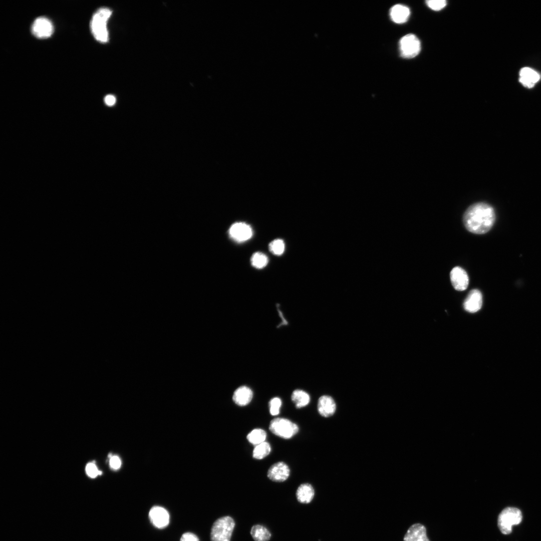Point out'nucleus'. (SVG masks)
Returning <instances> with one entry per match:
<instances>
[{
    "label": "nucleus",
    "mask_w": 541,
    "mask_h": 541,
    "mask_svg": "<svg viewBox=\"0 0 541 541\" xmlns=\"http://www.w3.org/2000/svg\"><path fill=\"white\" fill-rule=\"evenodd\" d=\"M110 467L114 469H119L121 465V461L120 458L117 456H112L111 457L109 461Z\"/></svg>",
    "instance_id": "29"
},
{
    "label": "nucleus",
    "mask_w": 541,
    "mask_h": 541,
    "mask_svg": "<svg viewBox=\"0 0 541 541\" xmlns=\"http://www.w3.org/2000/svg\"><path fill=\"white\" fill-rule=\"evenodd\" d=\"M228 233L230 237L236 242H241L250 238L252 230L250 226L243 222H235L230 227Z\"/></svg>",
    "instance_id": "7"
},
{
    "label": "nucleus",
    "mask_w": 541,
    "mask_h": 541,
    "mask_svg": "<svg viewBox=\"0 0 541 541\" xmlns=\"http://www.w3.org/2000/svg\"><path fill=\"white\" fill-rule=\"evenodd\" d=\"M482 304V296L481 292L477 289L471 290L465 299L464 309L468 312L475 313L479 311Z\"/></svg>",
    "instance_id": "12"
},
{
    "label": "nucleus",
    "mask_w": 541,
    "mask_h": 541,
    "mask_svg": "<svg viewBox=\"0 0 541 541\" xmlns=\"http://www.w3.org/2000/svg\"><path fill=\"white\" fill-rule=\"evenodd\" d=\"M495 221V214L493 207L484 202H477L471 205L465 211L463 221L466 229L475 234H484L488 232Z\"/></svg>",
    "instance_id": "1"
},
{
    "label": "nucleus",
    "mask_w": 541,
    "mask_h": 541,
    "mask_svg": "<svg viewBox=\"0 0 541 541\" xmlns=\"http://www.w3.org/2000/svg\"><path fill=\"white\" fill-rule=\"evenodd\" d=\"M290 470L289 466L283 462H278L272 465L267 471V477L272 481L283 482L288 479Z\"/></svg>",
    "instance_id": "11"
},
{
    "label": "nucleus",
    "mask_w": 541,
    "mask_h": 541,
    "mask_svg": "<svg viewBox=\"0 0 541 541\" xmlns=\"http://www.w3.org/2000/svg\"><path fill=\"white\" fill-rule=\"evenodd\" d=\"M250 534L255 541H268L271 537V533L264 526L256 524L252 526Z\"/></svg>",
    "instance_id": "19"
},
{
    "label": "nucleus",
    "mask_w": 541,
    "mask_h": 541,
    "mask_svg": "<svg viewBox=\"0 0 541 541\" xmlns=\"http://www.w3.org/2000/svg\"><path fill=\"white\" fill-rule=\"evenodd\" d=\"M104 101L107 105L111 106L115 104L116 98L112 95H108L105 97Z\"/></svg>",
    "instance_id": "30"
},
{
    "label": "nucleus",
    "mask_w": 541,
    "mask_h": 541,
    "mask_svg": "<svg viewBox=\"0 0 541 541\" xmlns=\"http://www.w3.org/2000/svg\"><path fill=\"white\" fill-rule=\"evenodd\" d=\"M282 405V401L278 397L272 399L269 403L270 413L273 416L279 414L280 409Z\"/></svg>",
    "instance_id": "25"
},
{
    "label": "nucleus",
    "mask_w": 541,
    "mask_h": 541,
    "mask_svg": "<svg viewBox=\"0 0 541 541\" xmlns=\"http://www.w3.org/2000/svg\"><path fill=\"white\" fill-rule=\"evenodd\" d=\"M522 518V513L519 509L513 507H506L498 515V527L503 534H509L512 530V526L520 523Z\"/></svg>",
    "instance_id": "4"
},
{
    "label": "nucleus",
    "mask_w": 541,
    "mask_h": 541,
    "mask_svg": "<svg viewBox=\"0 0 541 541\" xmlns=\"http://www.w3.org/2000/svg\"><path fill=\"white\" fill-rule=\"evenodd\" d=\"M269 428L273 433L284 439L292 438L299 431V427L296 424L283 418L273 419L270 422Z\"/></svg>",
    "instance_id": "5"
},
{
    "label": "nucleus",
    "mask_w": 541,
    "mask_h": 541,
    "mask_svg": "<svg viewBox=\"0 0 541 541\" xmlns=\"http://www.w3.org/2000/svg\"><path fill=\"white\" fill-rule=\"evenodd\" d=\"M266 437L265 431L261 429H254L247 435L249 442L256 446L264 442Z\"/></svg>",
    "instance_id": "21"
},
{
    "label": "nucleus",
    "mask_w": 541,
    "mask_h": 541,
    "mask_svg": "<svg viewBox=\"0 0 541 541\" xmlns=\"http://www.w3.org/2000/svg\"><path fill=\"white\" fill-rule=\"evenodd\" d=\"M269 249L273 254L280 255L285 250V243L282 239H275L269 244Z\"/></svg>",
    "instance_id": "24"
},
{
    "label": "nucleus",
    "mask_w": 541,
    "mask_h": 541,
    "mask_svg": "<svg viewBox=\"0 0 541 541\" xmlns=\"http://www.w3.org/2000/svg\"><path fill=\"white\" fill-rule=\"evenodd\" d=\"M451 282L457 291H463L467 289L469 278L466 271L459 266L453 268L450 273Z\"/></svg>",
    "instance_id": "10"
},
{
    "label": "nucleus",
    "mask_w": 541,
    "mask_h": 541,
    "mask_svg": "<svg viewBox=\"0 0 541 541\" xmlns=\"http://www.w3.org/2000/svg\"><path fill=\"white\" fill-rule=\"evenodd\" d=\"M426 3L429 8L435 11L442 10L447 4L446 1L444 0H429Z\"/></svg>",
    "instance_id": "26"
},
{
    "label": "nucleus",
    "mask_w": 541,
    "mask_h": 541,
    "mask_svg": "<svg viewBox=\"0 0 541 541\" xmlns=\"http://www.w3.org/2000/svg\"><path fill=\"white\" fill-rule=\"evenodd\" d=\"M404 541H429L425 527L420 523L412 525L407 530Z\"/></svg>",
    "instance_id": "14"
},
{
    "label": "nucleus",
    "mask_w": 541,
    "mask_h": 541,
    "mask_svg": "<svg viewBox=\"0 0 541 541\" xmlns=\"http://www.w3.org/2000/svg\"><path fill=\"white\" fill-rule=\"evenodd\" d=\"M401 56L404 58L412 59L417 56L421 50V43L414 35L410 34L403 37L399 42Z\"/></svg>",
    "instance_id": "6"
},
{
    "label": "nucleus",
    "mask_w": 541,
    "mask_h": 541,
    "mask_svg": "<svg viewBox=\"0 0 541 541\" xmlns=\"http://www.w3.org/2000/svg\"><path fill=\"white\" fill-rule=\"evenodd\" d=\"M180 541H199L197 536L193 533L187 532L181 536Z\"/></svg>",
    "instance_id": "28"
},
{
    "label": "nucleus",
    "mask_w": 541,
    "mask_h": 541,
    "mask_svg": "<svg viewBox=\"0 0 541 541\" xmlns=\"http://www.w3.org/2000/svg\"><path fill=\"white\" fill-rule=\"evenodd\" d=\"M251 263L256 268L264 267L268 262V258L264 253L260 252L254 253L251 257Z\"/></svg>",
    "instance_id": "23"
},
{
    "label": "nucleus",
    "mask_w": 541,
    "mask_h": 541,
    "mask_svg": "<svg viewBox=\"0 0 541 541\" xmlns=\"http://www.w3.org/2000/svg\"><path fill=\"white\" fill-rule=\"evenodd\" d=\"M111 11L108 8L99 9L93 16L90 23V28L94 38L101 43H106L108 40V32L107 22L111 15Z\"/></svg>",
    "instance_id": "2"
},
{
    "label": "nucleus",
    "mask_w": 541,
    "mask_h": 541,
    "mask_svg": "<svg viewBox=\"0 0 541 541\" xmlns=\"http://www.w3.org/2000/svg\"><path fill=\"white\" fill-rule=\"evenodd\" d=\"M409 9L402 5H396L390 10V15L391 20L395 23L402 24L407 21L410 16Z\"/></svg>",
    "instance_id": "16"
},
{
    "label": "nucleus",
    "mask_w": 541,
    "mask_h": 541,
    "mask_svg": "<svg viewBox=\"0 0 541 541\" xmlns=\"http://www.w3.org/2000/svg\"><path fill=\"white\" fill-rule=\"evenodd\" d=\"M317 408L319 413L323 417L332 416L336 410V404L333 398L328 395L321 396L318 402Z\"/></svg>",
    "instance_id": "13"
},
{
    "label": "nucleus",
    "mask_w": 541,
    "mask_h": 541,
    "mask_svg": "<svg viewBox=\"0 0 541 541\" xmlns=\"http://www.w3.org/2000/svg\"><path fill=\"white\" fill-rule=\"evenodd\" d=\"M540 78L538 73L528 67H524L519 72V81L527 88H532Z\"/></svg>",
    "instance_id": "15"
},
{
    "label": "nucleus",
    "mask_w": 541,
    "mask_h": 541,
    "mask_svg": "<svg viewBox=\"0 0 541 541\" xmlns=\"http://www.w3.org/2000/svg\"><path fill=\"white\" fill-rule=\"evenodd\" d=\"M253 396L251 390L248 387L242 386L237 388L233 395V400L239 406H245L251 401Z\"/></svg>",
    "instance_id": "17"
},
{
    "label": "nucleus",
    "mask_w": 541,
    "mask_h": 541,
    "mask_svg": "<svg viewBox=\"0 0 541 541\" xmlns=\"http://www.w3.org/2000/svg\"><path fill=\"white\" fill-rule=\"evenodd\" d=\"M270 450L269 444L264 441L255 446L253 450V457L256 459H261L268 455Z\"/></svg>",
    "instance_id": "22"
},
{
    "label": "nucleus",
    "mask_w": 541,
    "mask_h": 541,
    "mask_svg": "<svg viewBox=\"0 0 541 541\" xmlns=\"http://www.w3.org/2000/svg\"><path fill=\"white\" fill-rule=\"evenodd\" d=\"M54 30L52 22L45 17L37 18L33 23L32 32L36 37L45 39L50 37Z\"/></svg>",
    "instance_id": "8"
},
{
    "label": "nucleus",
    "mask_w": 541,
    "mask_h": 541,
    "mask_svg": "<svg viewBox=\"0 0 541 541\" xmlns=\"http://www.w3.org/2000/svg\"><path fill=\"white\" fill-rule=\"evenodd\" d=\"M148 516L151 523L157 528H164L169 524V514L161 506H153L149 510Z\"/></svg>",
    "instance_id": "9"
},
{
    "label": "nucleus",
    "mask_w": 541,
    "mask_h": 541,
    "mask_svg": "<svg viewBox=\"0 0 541 541\" xmlns=\"http://www.w3.org/2000/svg\"><path fill=\"white\" fill-rule=\"evenodd\" d=\"M291 398L297 408L307 406L310 401V397L306 392L297 389L293 391Z\"/></svg>",
    "instance_id": "20"
},
{
    "label": "nucleus",
    "mask_w": 541,
    "mask_h": 541,
    "mask_svg": "<svg viewBox=\"0 0 541 541\" xmlns=\"http://www.w3.org/2000/svg\"><path fill=\"white\" fill-rule=\"evenodd\" d=\"M314 494V489L309 483L301 484L296 492L297 498L302 503H310L313 499Z\"/></svg>",
    "instance_id": "18"
},
{
    "label": "nucleus",
    "mask_w": 541,
    "mask_h": 541,
    "mask_svg": "<svg viewBox=\"0 0 541 541\" xmlns=\"http://www.w3.org/2000/svg\"><path fill=\"white\" fill-rule=\"evenodd\" d=\"M87 474L91 477L94 478L98 475L101 474V472L99 471L96 465L93 463H89L86 467Z\"/></svg>",
    "instance_id": "27"
},
{
    "label": "nucleus",
    "mask_w": 541,
    "mask_h": 541,
    "mask_svg": "<svg viewBox=\"0 0 541 541\" xmlns=\"http://www.w3.org/2000/svg\"><path fill=\"white\" fill-rule=\"evenodd\" d=\"M234 526L235 522L229 516L218 518L211 529V541H230Z\"/></svg>",
    "instance_id": "3"
}]
</instances>
